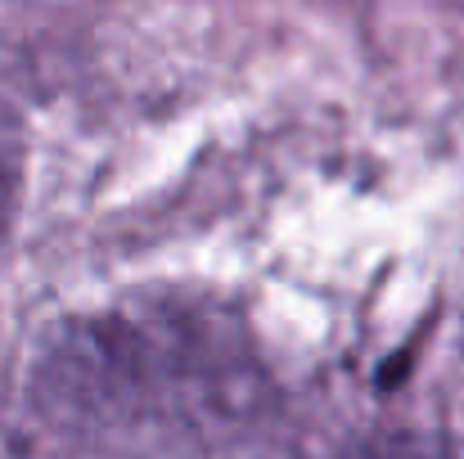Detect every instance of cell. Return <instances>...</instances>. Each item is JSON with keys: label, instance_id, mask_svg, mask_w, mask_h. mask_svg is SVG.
<instances>
[{"label": "cell", "instance_id": "6da1fadb", "mask_svg": "<svg viewBox=\"0 0 464 459\" xmlns=\"http://www.w3.org/2000/svg\"><path fill=\"white\" fill-rule=\"evenodd\" d=\"M334 459H464V451L438 437H420V433H374V437L352 442Z\"/></svg>", "mask_w": 464, "mask_h": 459}, {"label": "cell", "instance_id": "7a4b0ae2", "mask_svg": "<svg viewBox=\"0 0 464 459\" xmlns=\"http://www.w3.org/2000/svg\"><path fill=\"white\" fill-rule=\"evenodd\" d=\"M18 180H23V145H18V127L9 122V113L0 109V234L9 225L14 198H18Z\"/></svg>", "mask_w": 464, "mask_h": 459}]
</instances>
